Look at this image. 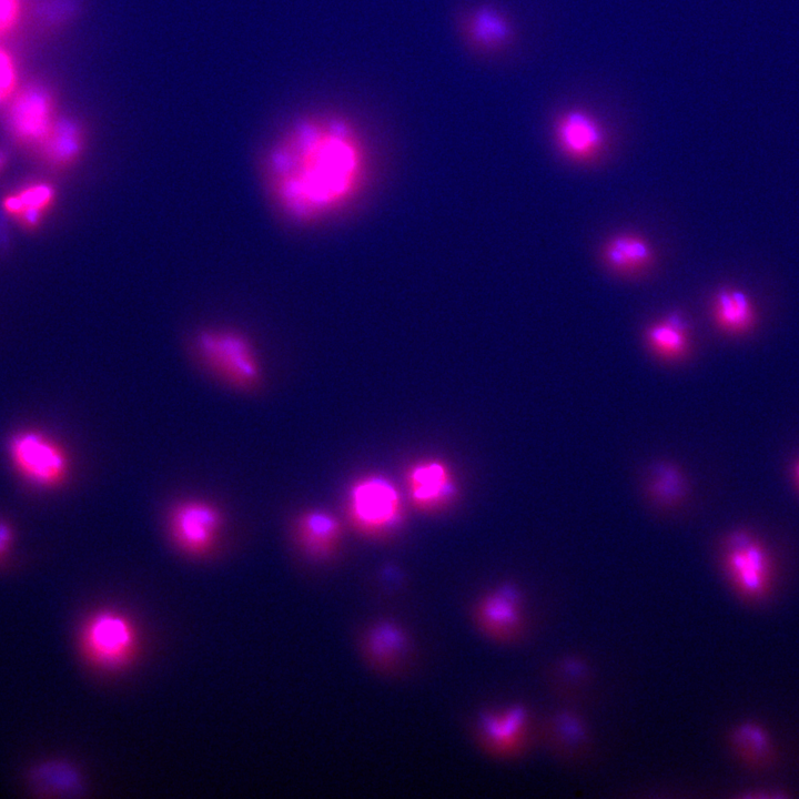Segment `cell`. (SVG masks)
Instances as JSON below:
<instances>
[{
	"label": "cell",
	"mask_w": 799,
	"mask_h": 799,
	"mask_svg": "<svg viewBox=\"0 0 799 799\" xmlns=\"http://www.w3.org/2000/svg\"><path fill=\"white\" fill-rule=\"evenodd\" d=\"M269 194L286 218L311 223L348 205L368 171L364 138L347 117L315 112L290 124L267 151Z\"/></svg>",
	"instance_id": "1"
},
{
	"label": "cell",
	"mask_w": 799,
	"mask_h": 799,
	"mask_svg": "<svg viewBox=\"0 0 799 799\" xmlns=\"http://www.w3.org/2000/svg\"><path fill=\"white\" fill-rule=\"evenodd\" d=\"M9 462L18 476L39 489L61 487L70 477L71 458L62 444L36 428L12 433L7 443Z\"/></svg>",
	"instance_id": "2"
},
{
	"label": "cell",
	"mask_w": 799,
	"mask_h": 799,
	"mask_svg": "<svg viewBox=\"0 0 799 799\" xmlns=\"http://www.w3.org/2000/svg\"><path fill=\"white\" fill-rule=\"evenodd\" d=\"M195 351L214 376L235 388L250 390L261 381L256 350L239 331L204 328L196 334Z\"/></svg>",
	"instance_id": "3"
},
{
	"label": "cell",
	"mask_w": 799,
	"mask_h": 799,
	"mask_svg": "<svg viewBox=\"0 0 799 799\" xmlns=\"http://www.w3.org/2000/svg\"><path fill=\"white\" fill-rule=\"evenodd\" d=\"M79 641L81 654L91 666L115 671L134 659L140 639L129 616L115 609H102L83 623Z\"/></svg>",
	"instance_id": "4"
},
{
	"label": "cell",
	"mask_w": 799,
	"mask_h": 799,
	"mask_svg": "<svg viewBox=\"0 0 799 799\" xmlns=\"http://www.w3.org/2000/svg\"><path fill=\"white\" fill-rule=\"evenodd\" d=\"M724 568L737 594L760 601L771 590L772 558L766 546L746 532L730 535L724 552Z\"/></svg>",
	"instance_id": "5"
},
{
	"label": "cell",
	"mask_w": 799,
	"mask_h": 799,
	"mask_svg": "<svg viewBox=\"0 0 799 799\" xmlns=\"http://www.w3.org/2000/svg\"><path fill=\"white\" fill-rule=\"evenodd\" d=\"M347 512L360 532L378 536L398 526L403 505L398 489L390 479L370 475L357 479L351 487Z\"/></svg>",
	"instance_id": "6"
},
{
	"label": "cell",
	"mask_w": 799,
	"mask_h": 799,
	"mask_svg": "<svg viewBox=\"0 0 799 799\" xmlns=\"http://www.w3.org/2000/svg\"><path fill=\"white\" fill-rule=\"evenodd\" d=\"M7 102L4 120L10 135L22 145L38 148L60 115L53 89L31 81L18 87Z\"/></svg>",
	"instance_id": "7"
},
{
	"label": "cell",
	"mask_w": 799,
	"mask_h": 799,
	"mask_svg": "<svg viewBox=\"0 0 799 799\" xmlns=\"http://www.w3.org/2000/svg\"><path fill=\"white\" fill-rule=\"evenodd\" d=\"M166 526L171 542L180 552L201 557L215 547L224 526V514L210 500L186 498L170 508Z\"/></svg>",
	"instance_id": "8"
},
{
	"label": "cell",
	"mask_w": 799,
	"mask_h": 799,
	"mask_svg": "<svg viewBox=\"0 0 799 799\" xmlns=\"http://www.w3.org/2000/svg\"><path fill=\"white\" fill-rule=\"evenodd\" d=\"M553 133L560 152L568 159L586 163L597 159L606 148L607 133L600 120L584 108H569L554 120Z\"/></svg>",
	"instance_id": "9"
},
{
	"label": "cell",
	"mask_w": 799,
	"mask_h": 799,
	"mask_svg": "<svg viewBox=\"0 0 799 799\" xmlns=\"http://www.w3.org/2000/svg\"><path fill=\"white\" fill-rule=\"evenodd\" d=\"M458 30L472 51L484 54L504 51L515 34L510 19L493 4H479L464 11Z\"/></svg>",
	"instance_id": "10"
},
{
	"label": "cell",
	"mask_w": 799,
	"mask_h": 799,
	"mask_svg": "<svg viewBox=\"0 0 799 799\" xmlns=\"http://www.w3.org/2000/svg\"><path fill=\"white\" fill-rule=\"evenodd\" d=\"M475 621L488 638L514 639L523 626L522 604L517 590L500 586L483 596L475 608Z\"/></svg>",
	"instance_id": "11"
},
{
	"label": "cell",
	"mask_w": 799,
	"mask_h": 799,
	"mask_svg": "<svg viewBox=\"0 0 799 799\" xmlns=\"http://www.w3.org/2000/svg\"><path fill=\"white\" fill-rule=\"evenodd\" d=\"M406 482L412 503L425 512L448 505L457 490L452 471L438 459H425L412 465Z\"/></svg>",
	"instance_id": "12"
},
{
	"label": "cell",
	"mask_w": 799,
	"mask_h": 799,
	"mask_svg": "<svg viewBox=\"0 0 799 799\" xmlns=\"http://www.w3.org/2000/svg\"><path fill=\"white\" fill-rule=\"evenodd\" d=\"M299 548L313 559H327L341 542L342 527L337 518L324 510L312 509L300 514L293 526Z\"/></svg>",
	"instance_id": "13"
},
{
	"label": "cell",
	"mask_w": 799,
	"mask_h": 799,
	"mask_svg": "<svg viewBox=\"0 0 799 799\" xmlns=\"http://www.w3.org/2000/svg\"><path fill=\"white\" fill-rule=\"evenodd\" d=\"M85 142L83 124L71 115H59L37 149L47 164L62 170L81 158Z\"/></svg>",
	"instance_id": "14"
},
{
	"label": "cell",
	"mask_w": 799,
	"mask_h": 799,
	"mask_svg": "<svg viewBox=\"0 0 799 799\" xmlns=\"http://www.w3.org/2000/svg\"><path fill=\"white\" fill-rule=\"evenodd\" d=\"M479 737L490 752L497 755H512L523 744L525 737L526 718L519 708H508L482 716Z\"/></svg>",
	"instance_id": "15"
},
{
	"label": "cell",
	"mask_w": 799,
	"mask_h": 799,
	"mask_svg": "<svg viewBox=\"0 0 799 799\" xmlns=\"http://www.w3.org/2000/svg\"><path fill=\"white\" fill-rule=\"evenodd\" d=\"M711 316L717 327L729 335H744L757 323V310L744 291L721 287L711 300Z\"/></svg>",
	"instance_id": "16"
},
{
	"label": "cell",
	"mask_w": 799,
	"mask_h": 799,
	"mask_svg": "<svg viewBox=\"0 0 799 799\" xmlns=\"http://www.w3.org/2000/svg\"><path fill=\"white\" fill-rule=\"evenodd\" d=\"M604 263L615 273L634 275L646 271L654 262L649 242L635 233L611 236L603 247Z\"/></svg>",
	"instance_id": "17"
},
{
	"label": "cell",
	"mask_w": 799,
	"mask_h": 799,
	"mask_svg": "<svg viewBox=\"0 0 799 799\" xmlns=\"http://www.w3.org/2000/svg\"><path fill=\"white\" fill-rule=\"evenodd\" d=\"M407 650V636L395 623L388 620L377 623L365 635V655L373 666L382 670H392L400 666Z\"/></svg>",
	"instance_id": "18"
},
{
	"label": "cell",
	"mask_w": 799,
	"mask_h": 799,
	"mask_svg": "<svg viewBox=\"0 0 799 799\" xmlns=\"http://www.w3.org/2000/svg\"><path fill=\"white\" fill-rule=\"evenodd\" d=\"M650 351L665 361L682 358L689 350L688 325L682 315L671 313L653 323L646 332Z\"/></svg>",
	"instance_id": "19"
},
{
	"label": "cell",
	"mask_w": 799,
	"mask_h": 799,
	"mask_svg": "<svg viewBox=\"0 0 799 799\" xmlns=\"http://www.w3.org/2000/svg\"><path fill=\"white\" fill-rule=\"evenodd\" d=\"M32 788L44 795H73L82 790L79 772L64 761H43L30 771Z\"/></svg>",
	"instance_id": "20"
},
{
	"label": "cell",
	"mask_w": 799,
	"mask_h": 799,
	"mask_svg": "<svg viewBox=\"0 0 799 799\" xmlns=\"http://www.w3.org/2000/svg\"><path fill=\"white\" fill-rule=\"evenodd\" d=\"M737 754L752 767H762L771 758V744L766 731L754 724L738 727L734 734Z\"/></svg>",
	"instance_id": "21"
},
{
	"label": "cell",
	"mask_w": 799,
	"mask_h": 799,
	"mask_svg": "<svg viewBox=\"0 0 799 799\" xmlns=\"http://www.w3.org/2000/svg\"><path fill=\"white\" fill-rule=\"evenodd\" d=\"M649 494L658 503L671 505L685 494V479L681 473L669 464L657 465L649 481Z\"/></svg>",
	"instance_id": "22"
},
{
	"label": "cell",
	"mask_w": 799,
	"mask_h": 799,
	"mask_svg": "<svg viewBox=\"0 0 799 799\" xmlns=\"http://www.w3.org/2000/svg\"><path fill=\"white\" fill-rule=\"evenodd\" d=\"M54 189L47 183L31 184L21 191L8 195L3 201L6 211L17 216L26 208H39L44 211L52 205L54 201Z\"/></svg>",
	"instance_id": "23"
},
{
	"label": "cell",
	"mask_w": 799,
	"mask_h": 799,
	"mask_svg": "<svg viewBox=\"0 0 799 799\" xmlns=\"http://www.w3.org/2000/svg\"><path fill=\"white\" fill-rule=\"evenodd\" d=\"M17 88L14 64L8 52L0 48V103L8 101Z\"/></svg>",
	"instance_id": "24"
},
{
	"label": "cell",
	"mask_w": 799,
	"mask_h": 799,
	"mask_svg": "<svg viewBox=\"0 0 799 799\" xmlns=\"http://www.w3.org/2000/svg\"><path fill=\"white\" fill-rule=\"evenodd\" d=\"M20 18L19 0H0V37L9 34Z\"/></svg>",
	"instance_id": "25"
},
{
	"label": "cell",
	"mask_w": 799,
	"mask_h": 799,
	"mask_svg": "<svg viewBox=\"0 0 799 799\" xmlns=\"http://www.w3.org/2000/svg\"><path fill=\"white\" fill-rule=\"evenodd\" d=\"M13 540V530L11 525L0 518V559L7 554Z\"/></svg>",
	"instance_id": "26"
},
{
	"label": "cell",
	"mask_w": 799,
	"mask_h": 799,
	"mask_svg": "<svg viewBox=\"0 0 799 799\" xmlns=\"http://www.w3.org/2000/svg\"><path fill=\"white\" fill-rule=\"evenodd\" d=\"M8 161V155L3 149L0 148V172L3 170Z\"/></svg>",
	"instance_id": "27"
},
{
	"label": "cell",
	"mask_w": 799,
	"mask_h": 799,
	"mask_svg": "<svg viewBox=\"0 0 799 799\" xmlns=\"http://www.w3.org/2000/svg\"><path fill=\"white\" fill-rule=\"evenodd\" d=\"M793 473H795V479L799 486V459L797 461V463L795 465Z\"/></svg>",
	"instance_id": "28"
}]
</instances>
